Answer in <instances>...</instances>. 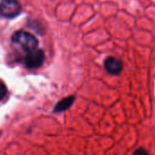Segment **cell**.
I'll list each match as a JSON object with an SVG mask.
<instances>
[{"label":"cell","instance_id":"52a82bcc","mask_svg":"<svg viewBox=\"0 0 155 155\" xmlns=\"http://www.w3.org/2000/svg\"><path fill=\"white\" fill-rule=\"evenodd\" d=\"M134 155H149V154H148V153H147L145 150H143V149H139V150H137V151L135 152Z\"/></svg>","mask_w":155,"mask_h":155},{"label":"cell","instance_id":"8992f818","mask_svg":"<svg viewBox=\"0 0 155 155\" xmlns=\"http://www.w3.org/2000/svg\"><path fill=\"white\" fill-rule=\"evenodd\" d=\"M6 93H7V90H6L5 85L0 83V100H2L6 95Z\"/></svg>","mask_w":155,"mask_h":155},{"label":"cell","instance_id":"7a4b0ae2","mask_svg":"<svg viewBox=\"0 0 155 155\" xmlns=\"http://www.w3.org/2000/svg\"><path fill=\"white\" fill-rule=\"evenodd\" d=\"M21 5L17 0H1L0 13L3 16L13 18L21 13Z\"/></svg>","mask_w":155,"mask_h":155},{"label":"cell","instance_id":"5b68a950","mask_svg":"<svg viewBox=\"0 0 155 155\" xmlns=\"http://www.w3.org/2000/svg\"><path fill=\"white\" fill-rule=\"evenodd\" d=\"M74 100H75L74 96H69V97H66V98L62 99L60 102H58L57 104V105L55 106L54 111L55 112H63V111L67 110L73 104Z\"/></svg>","mask_w":155,"mask_h":155},{"label":"cell","instance_id":"6da1fadb","mask_svg":"<svg viewBox=\"0 0 155 155\" xmlns=\"http://www.w3.org/2000/svg\"><path fill=\"white\" fill-rule=\"evenodd\" d=\"M12 42L24 52H31L38 45L37 39L30 33L23 30L16 31L12 36Z\"/></svg>","mask_w":155,"mask_h":155},{"label":"cell","instance_id":"277c9868","mask_svg":"<svg viewBox=\"0 0 155 155\" xmlns=\"http://www.w3.org/2000/svg\"><path fill=\"white\" fill-rule=\"evenodd\" d=\"M104 67L111 74H119L122 70V62L118 58L110 56L105 60Z\"/></svg>","mask_w":155,"mask_h":155},{"label":"cell","instance_id":"3957f363","mask_svg":"<svg viewBox=\"0 0 155 155\" xmlns=\"http://www.w3.org/2000/svg\"><path fill=\"white\" fill-rule=\"evenodd\" d=\"M45 60V54L42 50L35 49L31 52H28L26 58L25 64L27 68L35 69L42 65Z\"/></svg>","mask_w":155,"mask_h":155}]
</instances>
